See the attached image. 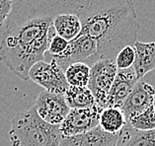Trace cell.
<instances>
[{"label": "cell", "mask_w": 155, "mask_h": 146, "mask_svg": "<svg viewBox=\"0 0 155 146\" xmlns=\"http://www.w3.org/2000/svg\"><path fill=\"white\" fill-rule=\"evenodd\" d=\"M64 97L70 109H87L97 105L95 98L88 87L69 86Z\"/></svg>", "instance_id": "16"}, {"label": "cell", "mask_w": 155, "mask_h": 146, "mask_svg": "<svg viewBox=\"0 0 155 146\" xmlns=\"http://www.w3.org/2000/svg\"><path fill=\"white\" fill-rule=\"evenodd\" d=\"M135 60V50L134 46H127L120 50L115 59L118 70L128 69L134 66Z\"/></svg>", "instance_id": "19"}, {"label": "cell", "mask_w": 155, "mask_h": 146, "mask_svg": "<svg viewBox=\"0 0 155 146\" xmlns=\"http://www.w3.org/2000/svg\"><path fill=\"white\" fill-rule=\"evenodd\" d=\"M77 14L79 35L95 41L97 59L115 60L124 47L137 42L139 22L131 0H86Z\"/></svg>", "instance_id": "2"}, {"label": "cell", "mask_w": 155, "mask_h": 146, "mask_svg": "<svg viewBox=\"0 0 155 146\" xmlns=\"http://www.w3.org/2000/svg\"><path fill=\"white\" fill-rule=\"evenodd\" d=\"M138 81L139 80L135 74L134 67H130L128 69L118 70L115 81L109 92L105 108H122L124 102L127 100Z\"/></svg>", "instance_id": "10"}, {"label": "cell", "mask_w": 155, "mask_h": 146, "mask_svg": "<svg viewBox=\"0 0 155 146\" xmlns=\"http://www.w3.org/2000/svg\"><path fill=\"white\" fill-rule=\"evenodd\" d=\"M118 67L112 59H97L90 67V77L87 87L92 92L96 104L101 108L106 107L107 98L115 81Z\"/></svg>", "instance_id": "4"}, {"label": "cell", "mask_w": 155, "mask_h": 146, "mask_svg": "<svg viewBox=\"0 0 155 146\" xmlns=\"http://www.w3.org/2000/svg\"><path fill=\"white\" fill-rule=\"evenodd\" d=\"M86 0H18L5 23L0 41V61L20 79L43 61L50 43L48 32L58 14L77 13Z\"/></svg>", "instance_id": "1"}, {"label": "cell", "mask_w": 155, "mask_h": 146, "mask_svg": "<svg viewBox=\"0 0 155 146\" xmlns=\"http://www.w3.org/2000/svg\"><path fill=\"white\" fill-rule=\"evenodd\" d=\"M97 55V44L95 41L86 35H78L68 42L65 51L51 59L61 67L63 71L69 65L76 62H84L89 57Z\"/></svg>", "instance_id": "8"}, {"label": "cell", "mask_w": 155, "mask_h": 146, "mask_svg": "<svg viewBox=\"0 0 155 146\" xmlns=\"http://www.w3.org/2000/svg\"><path fill=\"white\" fill-rule=\"evenodd\" d=\"M34 107L41 118L52 125H61L70 111L64 95L46 90L39 94Z\"/></svg>", "instance_id": "7"}, {"label": "cell", "mask_w": 155, "mask_h": 146, "mask_svg": "<svg viewBox=\"0 0 155 146\" xmlns=\"http://www.w3.org/2000/svg\"><path fill=\"white\" fill-rule=\"evenodd\" d=\"M67 46H68V41L61 38L58 35H55L50 41V43H48V47L47 52L51 57H58V55H60L65 51Z\"/></svg>", "instance_id": "20"}, {"label": "cell", "mask_w": 155, "mask_h": 146, "mask_svg": "<svg viewBox=\"0 0 155 146\" xmlns=\"http://www.w3.org/2000/svg\"><path fill=\"white\" fill-rule=\"evenodd\" d=\"M8 135L12 146H60L62 139L60 126L41 118L35 107L14 115Z\"/></svg>", "instance_id": "3"}, {"label": "cell", "mask_w": 155, "mask_h": 146, "mask_svg": "<svg viewBox=\"0 0 155 146\" xmlns=\"http://www.w3.org/2000/svg\"><path fill=\"white\" fill-rule=\"evenodd\" d=\"M127 125V118L120 108H104L100 115L99 125L104 131L111 134H119Z\"/></svg>", "instance_id": "15"}, {"label": "cell", "mask_w": 155, "mask_h": 146, "mask_svg": "<svg viewBox=\"0 0 155 146\" xmlns=\"http://www.w3.org/2000/svg\"><path fill=\"white\" fill-rule=\"evenodd\" d=\"M103 108L95 105L87 109H70L68 115L60 125L62 137H70L84 133L99 125Z\"/></svg>", "instance_id": "6"}, {"label": "cell", "mask_w": 155, "mask_h": 146, "mask_svg": "<svg viewBox=\"0 0 155 146\" xmlns=\"http://www.w3.org/2000/svg\"><path fill=\"white\" fill-rule=\"evenodd\" d=\"M115 146H116V145H115Z\"/></svg>", "instance_id": "23"}, {"label": "cell", "mask_w": 155, "mask_h": 146, "mask_svg": "<svg viewBox=\"0 0 155 146\" xmlns=\"http://www.w3.org/2000/svg\"><path fill=\"white\" fill-rule=\"evenodd\" d=\"M154 98L155 88L152 85L139 80L120 108L127 118V122L152 106Z\"/></svg>", "instance_id": "9"}, {"label": "cell", "mask_w": 155, "mask_h": 146, "mask_svg": "<svg viewBox=\"0 0 155 146\" xmlns=\"http://www.w3.org/2000/svg\"><path fill=\"white\" fill-rule=\"evenodd\" d=\"M119 134L104 131L100 125L89 131L70 137H62L60 146H115Z\"/></svg>", "instance_id": "11"}, {"label": "cell", "mask_w": 155, "mask_h": 146, "mask_svg": "<svg viewBox=\"0 0 155 146\" xmlns=\"http://www.w3.org/2000/svg\"><path fill=\"white\" fill-rule=\"evenodd\" d=\"M14 3L12 0H0V28L6 23V20L12 11Z\"/></svg>", "instance_id": "21"}, {"label": "cell", "mask_w": 155, "mask_h": 146, "mask_svg": "<svg viewBox=\"0 0 155 146\" xmlns=\"http://www.w3.org/2000/svg\"><path fill=\"white\" fill-rule=\"evenodd\" d=\"M67 83L72 87H87L90 77V66L85 62H76L64 71Z\"/></svg>", "instance_id": "17"}, {"label": "cell", "mask_w": 155, "mask_h": 146, "mask_svg": "<svg viewBox=\"0 0 155 146\" xmlns=\"http://www.w3.org/2000/svg\"><path fill=\"white\" fill-rule=\"evenodd\" d=\"M29 79L54 94L64 95L69 88L63 69L54 59L50 62L43 60L35 63L30 69Z\"/></svg>", "instance_id": "5"}, {"label": "cell", "mask_w": 155, "mask_h": 146, "mask_svg": "<svg viewBox=\"0 0 155 146\" xmlns=\"http://www.w3.org/2000/svg\"><path fill=\"white\" fill-rule=\"evenodd\" d=\"M127 123L138 130H152L155 129V112L153 105L142 113L132 117Z\"/></svg>", "instance_id": "18"}, {"label": "cell", "mask_w": 155, "mask_h": 146, "mask_svg": "<svg viewBox=\"0 0 155 146\" xmlns=\"http://www.w3.org/2000/svg\"><path fill=\"white\" fill-rule=\"evenodd\" d=\"M135 50V60L134 69L138 80H141L148 72L155 69V42L141 43L134 44Z\"/></svg>", "instance_id": "12"}, {"label": "cell", "mask_w": 155, "mask_h": 146, "mask_svg": "<svg viewBox=\"0 0 155 146\" xmlns=\"http://www.w3.org/2000/svg\"><path fill=\"white\" fill-rule=\"evenodd\" d=\"M116 146H155V129L138 130L127 123L120 131Z\"/></svg>", "instance_id": "13"}, {"label": "cell", "mask_w": 155, "mask_h": 146, "mask_svg": "<svg viewBox=\"0 0 155 146\" xmlns=\"http://www.w3.org/2000/svg\"><path fill=\"white\" fill-rule=\"evenodd\" d=\"M153 109H154V112H155V98H154V102H153Z\"/></svg>", "instance_id": "22"}, {"label": "cell", "mask_w": 155, "mask_h": 146, "mask_svg": "<svg viewBox=\"0 0 155 146\" xmlns=\"http://www.w3.org/2000/svg\"><path fill=\"white\" fill-rule=\"evenodd\" d=\"M54 27L55 32L66 41L75 39L81 32V21L77 13L58 14L54 19Z\"/></svg>", "instance_id": "14"}]
</instances>
